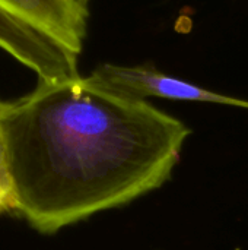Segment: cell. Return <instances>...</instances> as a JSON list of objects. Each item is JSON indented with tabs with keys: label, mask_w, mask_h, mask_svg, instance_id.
Here are the masks:
<instances>
[{
	"label": "cell",
	"mask_w": 248,
	"mask_h": 250,
	"mask_svg": "<svg viewBox=\"0 0 248 250\" xmlns=\"http://www.w3.org/2000/svg\"><path fill=\"white\" fill-rule=\"evenodd\" d=\"M15 212L54 234L170 180L190 129L77 76L38 82L6 114Z\"/></svg>",
	"instance_id": "1"
},
{
	"label": "cell",
	"mask_w": 248,
	"mask_h": 250,
	"mask_svg": "<svg viewBox=\"0 0 248 250\" xmlns=\"http://www.w3.org/2000/svg\"><path fill=\"white\" fill-rule=\"evenodd\" d=\"M86 78L89 82L102 89L136 100L158 97L178 101L210 103L248 108L247 100H240L206 89L203 86L162 73L152 66H120L104 63L92 70Z\"/></svg>",
	"instance_id": "2"
},
{
	"label": "cell",
	"mask_w": 248,
	"mask_h": 250,
	"mask_svg": "<svg viewBox=\"0 0 248 250\" xmlns=\"http://www.w3.org/2000/svg\"><path fill=\"white\" fill-rule=\"evenodd\" d=\"M0 48L34 70L38 82H60L80 76L79 54L0 3Z\"/></svg>",
	"instance_id": "3"
},
{
	"label": "cell",
	"mask_w": 248,
	"mask_h": 250,
	"mask_svg": "<svg viewBox=\"0 0 248 250\" xmlns=\"http://www.w3.org/2000/svg\"><path fill=\"white\" fill-rule=\"evenodd\" d=\"M0 3L80 54L89 12L73 0H0Z\"/></svg>",
	"instance_id": "4"
},
{
	"label": "cell",
	"mask_w": 248,
	"mask_h": 250,
	"mask_svg": "<svg viewBox=\"0 0 248 250\" xmlns=\"http://www.w3.org/2000/svg\"><path fill=\"white\" fill-rule=\"evenodd\" d=\"M9 101L0 100V214L15 212V192L9 164V149L6 136V114Z\"/></svg>",
	"instance_id": "5"
},
{
	"label": "cell",
	"mask_w": 248,
	"mask_h": 250,
	"mask_svg": "<svg viewBox=\"0 0 248 250\" xmlns=\"http://www.w3.org/2000/svg\"><path fill=\"white\" fill-rule=\"evenodd\" d=\"M80 9H83V10H86L88 12V4H89V0H73Z\"/></svg>",
	"instance_id": "6"
}]
</instances>
